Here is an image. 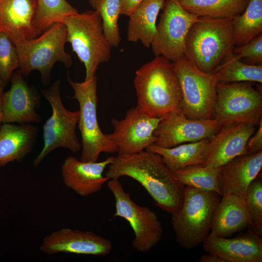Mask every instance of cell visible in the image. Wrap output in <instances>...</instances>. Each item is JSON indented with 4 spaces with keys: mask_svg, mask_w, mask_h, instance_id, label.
<instances>
[{
    "mask_svg": "<svg viewBox=\"0 0 262 262\" xmlns=\"http://www.w3.org/2000/svg\"><path fill=\"white\" fill-rule=\"evenodd\" d=\"M48 255L59 253L106 256L113 249L112 242L92 231L63 228L45 236L40 246Z\"/></svg>",
    "mask_w": 262,
    "mask_h": 262,
    "instance_id": "9a60e30c",
    "label": "cell"
},
{
    "mask_svg": "<svg viewBox=\"0 0 262 262\" xmlns=\"http://www.w3.org/2000/svg\"><path fill=\"white\" fill-rule=\"evenodd\" d=\"M232 53L235 58L246 64H262V33H260L246 44L234 46Z\"/></svg>",
    "mask_w": 262,
    "mask_h": 262,
    "instance_id": "836d02e7",
    "label": "cell"
},
{
    "mask_svg": "<svg viewBox=\"0 0 262 262\" xmlns=\"http://www.w3.org/2000/svg\"><path fill=\"white\" fill-rule=\"evenodd\" d=\"M213 73L215 75L217 83H262V64H246L235 58L232 53L228 56Z\"/></svg>",
    "mask_w": 262,
    "mask_h": 262,
    "instance_id": "4316f807",
    "label": "cell"
},
{
    "mask_svg": "<svg viewBox=\"0 0 262 262\" xmlns=\"http://www.w3.org/2000/svg\"><path fill=\"white\" fill-rule=\"evenodd\" d=\"M107 185L115 199L114 217L125 219L133 230L132 247L140 252L149 251L160 242L163 234L158 216L148 207L134 202L118 179H111Z\"/></svg>",
    "mask_w": 262,
    "mask_h": 262,
    "instance_id": "8fae6325",
    "label": "cell"
},
{
    "mask_svg": "<svg viewBox=\"0 0 262 262\" xmlns=\"http://www.w3.org/2000/svg\"><path fill=\"white\" fill-rule=\"evenodd\" d=\"M134 85L136 106L148 115L163 118L173 112H181L182 94L173 63L155 56L135 72Z\"/></svg>",
    "mask_w": 262,
    "mask_h": 262,
    "instance_id": "7a4b0ae2",
    "label": "cell"
},
{
    "mask_svg": "<svg viewBox=\"0 0 262 262\" xmlns=\"http://www.w3.org/2000/svg\"><path fill=\"white\" fill-rule=\"evenodd\" d=\"M6 85L0 78V128L2 124L3 112H2V96L3 90Z\"/></svg>",
    "mask_w": 262,
    "mask_h": 262,
    "instance_id": "74e56055",
    "label": "cell"
},
{
    "mask_svg": "<svg viewBox=\"0 0 262 262\" xmlns=\"http://www.w3.org/2000/svg\"><path fill=\"white\" fill-rule=\"evenodd\" d=\"M262 167V151L235 157L221 166L219 181L222 196L246 198L247 188Z\"/></svg>",
    "mask_w": 262,
    "mask_h": 262,
    "instance_id": "ffe728a7",
    "label": "cell"
},
{
    "mask_svg": "<svg viewBox=\"0 0 262 262\" xmlns=\"http://www.w3.org/2000/svg\"><path fill=\"white\" fill-rule=\"evenodd\" d=\"M66 40L85 68L84 80L96 75L98 66L108 62L112 46L106 38L99 13H77L64 18Z\"/></svg>",
    "mask_w": 262,
    "mask_h": 262,
    "instance_id": "5b68a950",
    "label": "cell"
},
{
    "mask_svg": "<svg viewBox=\"0 0 262 262\" xmlns=\"http://www.w3.org/2000/svg\"><path fill=\"white\" fill-rule=\"evenodd\" d=\"M105 176L118 179L130 177L139 182L163 211L173 213L181 205L184 186L175 178L161 155L145 150L128 155H118L108 166Z\"/></svg>",
    "mask_w": 262,
    "mask_h": 262,
    "instance_id": "6da1fadb",
    "label": "cell"
},
{
    "mask_svg": "<svg viewBox=\"0 0 262 262\" xmlns=\"http://www.w3.org/2000/svg\"><path fill=\"white\" fill-rule=\"evenodd\" d=\"M202 245L207 252L225 262H262V237L250 229L233 238L210 233Z\"/></svg>",
    "mask_w": 262,
    "mask_h": 262,
    "instance_id": "d6986e66",
    "label": "cell"
},
{
    "mask_svg": "<svg viewBox=\"0 0 262 262\" xmlns=\"http://www.w3.org/2000/svg\"><path fill=\"white\" fill-rule=\"evenodd\" d=\"M245 199L249 229L262 237V179L260 173L249 185Z\"/></svg>",
    "mask_w": 262,
    "mask_h": 262,
    "instance_id": "1f68e13d",
    "label": "cell"
},
{
    "mask_svg": "<svg viewBox=\"0 0 262 262\" xmlns=\"http://www.w3.org/2000/svg\"><path fill=\"white\" fill-rule=\"evenodd\" d=\"M151 47L155 56L174 62L185 56L189 31L198 16L186 10L179 0H165Z\"/></svg>",
    "mask_w": 262,
    "mask_h": 262,
    "instance_id": "7c38bea8",
    "label": "cell"
},
{
    "mask_svg": "<svg viewBox=\"0 0 262 262\" xmlns=\"http://www.w3.org/2000/svg\"><path fill=\"white\" fill-rule=\"evenodd\" d=\"M221 167H213L204 164L185 167L173 172L176 179L184 186L212 191L221 196L219 176Z\"/></svg>",
    "mask_w": 262,
    "mask_h": 262,
    "instance_id": "83f0119b",
    "label": "cell"
},
{
    "mask_svg": "<svg viewBox=\"0 0 262 262\" xmlns=\"http://www.w3.org/2000/svg\"><path fill=\"white\" fill-rule=\"evenodd\" d=\"M11 87L2 96V123H38L42 118L36 112L40 96L28 85L25 77L16 70L10 79Z\"/></svg>",
    "mask_w": 262,
    "mask_h": 262,
    "instance_id": "2e32d148",
    "label": "cell"
},
{
    "mask_svg": "<svg viewBox=\"0 0 262 262\" xmlns=\"http://www.w3.org/2000/svg\"><path fill=\"white\" fill-rule=\"evenodd\" d=\"M60 87L61 81L57 80L49 89L42 91L51 106L52 113L43 127L44 145L33 162L35 167L56 148L63 147L76 152L82 148L76 133L79 111H71L65 107L61 99Z\"/></svg>",
    "mask_w": 262,
    "mask_h": 262,
    "instance_id": "9c48e42d",
    "label": "cell"
},
{
    "mask_svg": "<svg viewBox=\"0 0 262 262\" xmlns=\"http://www.w3.org/2000/svg\"><path fill=\"white\" fill-rule=\"evenodd\" d=\"M19 66L15 43L7 33L0 30V78L6 85Z\"/></svg>",
    "mask_w": 262,
    "mask_h": 262,
    "instance_id": "d6a6232c",
    "label": "cell"
},
{
    "mask_svg": "<svg viewBox=\"0 0 262 262\" xmlns=\"http://www.w3.org/2000/svg\"><path fill=\"white\" fill-rule=\"evenodd\" d=\"M162 119L148 115L137 106L132 107L124 118L111 119L114 130L107 135L117 147L118 155L137 153L154 144V131Z\"/></svg>",
    "mask_w": 262,
    "mask_h": 262,
    "instance_id": "4fadbf2b",
    "label": "cell"
},
{
    "mask_svg": "<svg viewBox=\"0 0 262 262\" xmlns=\"http://www.w3.org/2000/svg\"><path fill=\"white\" fill-rule=\"evenodd\" d=\"M210 138L164 148L152 144L146 149L161 156L167 166L173 172L189 166L204 164L207 157Z\"/></svg>",
    "mask_w": 262,
    "mask_h": 262,
    "instance_id": "d4e9b609",
    "label": "cell"
},
{
    "mask_svg": "<svg viewBox=\"0 0 262 262\" xmlns=\"http://www.w3.org/2000/svg\"><path fill=\"white\" fill-rule=\"evenodd\" d=\"M257 127L249 123L222 126L209 139L204 165L221 167L235 157L246 154L247 142Z\"/></svg>",
    "mask_w": 262,
    "mask_h": 262,
    "instance_id": "e0dca14e",
    "label": "cell"
},
{
    "mask_svg": "<svg viewBox=\"0 0 262 262\" xmlns=\"http://www.w3.org/2000/svg\"><path fill=\"white\" fill-rule=\"evenodd\" d=\"M38 133L31 124L2 123L0 128V167L21 162L32 152Z\"/></svg>",
    "mask_w": 262,
    "mask_h": 262,
    "instance_id": "7402d4cb",
    "label": "cell"
},
{
    "mask_svg": "<svg viewBox=\"0 0 262 262\" xmlns=\"http://www.w3.org/2000/svg\"><path fill=\"white\" fill-rule=\"evenodd\" d=\"M214 119L222 126L249 123L258 126L262 119V93L253 82L217 83Z\"/></svg>",
    "mask_w": 262,
    "mask_h": 262,
    "instance_id": "30bf717a",
    "label": "cell"
},
{
    "mask_svg": "<svg viewBox=\"0 0 262 262\" xmlns=\"http://www.w3.org/2000/svg\"><path fill=\"white\" fill-rule=\"evenodd\" d=\"M144 0H120V15L129 16Z\"/></svg>",
    "mask_w": 262,
    "mask_h": 262,
    "instance_id": "d590c367",
    "label": "cell"
},
{
    "mask_svg": "<svg viewBox=\"0 0 262 262\" xmlns=\"http://www.w3.org/2000/svg\"><path fill=\"white\" fill-rule=\"evenodd\" d=\"M188 12L197 16L234 19L246 8L249 0H179Z\"/></svg>",
    "mask_w": 262,
    "mask_h": 262,
    "instance_id": "484cf974",
    "label": "cell"
},
{
    "mask_svg": "<svg viewBox=\"0 0 262 262\" xmlns=\"http://www.w3.org/2000/svg\"><path fill=\"white\" fill-rule=\"evenodd\" d=\"M78 13L66 0H37L33 26L38 36L53 24L63 22L64 18Z\"/></svg>",
    "mask_w": 262,
    "mask_h": 262,
    "instance_id": "f546056e",
    "label": "cell"
},
{
    "mask_svg": "<svg viewBox=\"0 0 262 262\" xmlns=\"http://www.w3.org/2000/svg\"><path fill=\"white\" fill-rule=\"evenodd\" d=\"M91 7L101 16L104 35L112 47L119 45L121 38L118 24L120 0H89Z\"/></svg>",
    "mask_w": 262,
    "mask_h": 262,
    "instance_id": "4dcf8cb0",
    "label": "cell"
},
{
    "mask_svg": "<svg viewBox=\"0 0 262 262\" xmlns=\"http://www.w3.org/2000/svg\"><path fill=\"white\" fill-rule=\"evenodd\" d=\"M199 262H225L223 259L215 255L208 253L201 256Z\"/></svg>",
    "mask_w": 262,
    "mask_h": 262,
    "instance_id": "8d00e7d4",
    "label": "cell"
},
{
    "mask_svg": "<svg viewBox=\"0 0 262 262\" xmlns=\"http://www.w3.org/2000/svg\"><path fill=\"white\" fill-rule=\"evenodd\" d=\"M221 197L214 192L184 187L182 204L171 214L178 244L189 249L202 244L210 234L213 215Z\"/></svg>",
    "mask_w": 262,
    "mask_h": 262,
    "instance_id": "277c9868",
    "label": "cell"
},
{
    "mask_svg": "<svg viewBox=\"0 0 262 262\" xmlns=\"http://www.w3.org/2000/svg\"><path fill=\"white\" fill-rule=\"evenodd\" d=\"M262 33V0H249L245 11L233 19L234 46L246 44Z\"/></svg>",
    "mask_w": 262,
    "mask_h": 262,
    "instance_id": "f1b7e54d",
    "label": "cell"
},
{
    "mask_svg": "<svg viewBox=\"0 0 262 262\" xmlns=\"http://www.w3.org/2000/svg\"><path fill=\"white\" fill-rule=\"evenodd\" d=\"M37 0H0V30L14 42L38 36L33 26Z\"/></svg>",
    "mask_w": 262,
    "mask_h": 262,
    "instance_id": "44dd1931",
    "label": "cell"
},
{
    "mask_svg": "<svg viewBox=\"0 0 262 262\" xmlns=\"http://www.w3.org/2000/svg\"><path fill=\"white\" fill-rule=\"evenodd\" d=\"M257 127V129L247 142L246 154H254L262 151V119Z\"/></svg>",
    "mask_w": 262,
    "mask_h": 262,
    "instance_id": "e575fe53",
    "label": "cell"
},
{
    "mask_svg": "<svg viewBox=\"0 0 262 262\" xmlns=\"http://www.w3.org/2000/svg\"><path fill=\"white\" fill-rule=\"evenodd\" d=\"M246 199L233 194L222 196L214 212L210 234L227 237L248 227Z\"/></svg>",
    "mask_w": 262,
    "mask_h": 262,
    "instance_id": "603a6c76",
    "label": "cell"
},
{
    "mask_svg": "<svg viewBox=\"0 0 262 262\" xmlns=\"http://www.w3.org/2000/svg\"><path fill=\"white\" fill-rule=\"evenodd\" d=\"M67 81L74 90L72 98L79 104V128L82 136L80 160L97 162L102 152H117L116 145L101 131L97 119V77L75 82L69 77Z\"/></svg>",
    "mask_w": 262,
    "mask_h": 262,
    "instance_id": "ba28073f",
    "label": "cell"
},
{
    "mask_svg": "<svg viewBox=\"0 0 262 262\" xmlns=\"http://www.w3.org/2000/svg\"><path fill=\"white\" fill-rule=\"evenodd\" d=\"M66 29L63 22H58L37 37L14 42L19 61V70L27 77L33 70H37L44 83L50 81L52 68L56 62L70 68L72 59L65 49Z\"/></svg>",
    "mask_w": 262,
    "mask_h": 262,
    "instance_id": "8992f818",
    "label": "cell"
},
{
    "mask_svg": "<svg viewBox=\"0 0 262 262\" xmlns=\"http://www.w3.org/2000/svg\"><path fill=\"white\" fill-rule=\"evenodd\" d=\"M222 126L215 119H193L181 112H173L162 118L154 131V144L170 148L213 136Z\"/></svg>",
    "mask_w": 262,
    "mask_h": 262,
    "instance_id": "5bb4252c",
    "label": "cell"
},
{
    "mask_svg": "<svg viewBox=\"0 0 262 262\" xmlns=\"http://www.w3.org/2000/svg\"><path fill=\"white\" fill-rule=\"evenodd\" d=\"M172 63L181 91V113L190 119H214L215 74L201 70L185 56Z\"/></svg>",
    "mask_w": 262,
    "mask_h": 262,
    "instance_id": "52a82bcc",
    "label": "cell"
},
{
    "mask_svg": "<svg viewBox=\"0 0 262 262\" xmlns=\"http://www.w3.org/2000/svg\"><path fill=\"white\" fill-rule=\"evenodd\" d=\"M234 47L233 19L198 16L188 33L185 56L201 70L212 73Z\"/></svg>",
    "mask_w": 262,
    "mask_h": 262,
    "instance_id": "3957f363",
    "label": "cell"
},
{
    "mask_svg": "<svg viewBox=\"0 0 262 262\" xmlns=\"http://www.w3.org/2000/svg\"><path fill=\"white\" fill-rule=\"evenodd\" d=\"M114 156L97 162H83L72 156L64 160L61 166L65 184L82 196H87L99 191L109 180L103 176L105 168L111 164Z\"/></svg>",
    "mask_w": 262,
    "mask_h": 262,
    "instance_id": "ac0fdd59",
    "label": "cell"
},
{
    "mask_svg": "<svg viewBox=\"0 0 262 262\" xmlns=\"http://www.w3.org/2000/svg\"><path fill=\"white\" fill-rule=\"evenodd\" d=\"M165 0H144L129 16L127 28L129 41H140L149 48L156 34V20Z\"/></svg>",
    "mask_w": 262,
    "mask_h": 262,
    "instance_id": "cb8c5ba5",
    "label": "cell"
}]
</instances>
